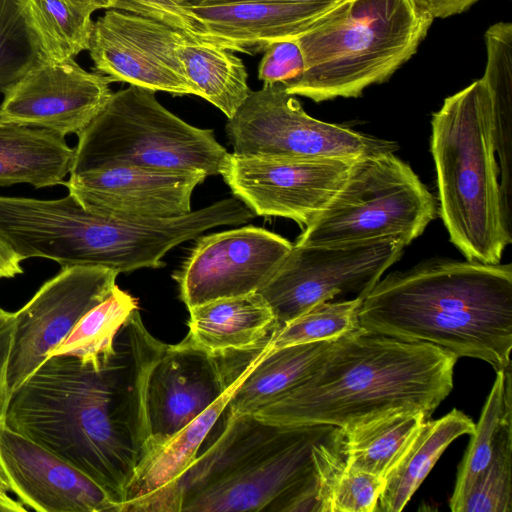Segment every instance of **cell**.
Returning a JSON list of instances; mask_svg holds the SVG:
<instances>
[{
	"mask_svg": "<svg viewBox=\"0 0 512 512\" xmlns=\"http://www.w3.org/2000/svg\"><path fill=\"white\" fill-rule=\"evenodd\" d=\"M22 258L0 238V279L14 278L23 273Z\"/></svg>",
	"mask_w": 512,
	"mask_h": 512,
	"instance_id": "obj_38",
	"label": "cell"
},
{
	"mask_svg": "<svg viewBox=\"0 0 512 512\" xmlns=\"http://www.w3.org/2000/svg\"><path fill=\"white\" fill-rule=\"evenodd\" d=\"M111 9L156 19L193 39H197L201 30L191 10L181 0H117Z\"/></svg>",
	"mask_w": 512,
	"mask_h": 512,
	"instance_id": "obj_34",
	"label": "cell"
},
{
	"mask_svg": "<svg viewBox=\"0 0 512 512\" xmlns=\"http://www.w3.org/2000/svg\"><path fill=\"white\" fill-rule=\"evenodd\" d=\"M433 20L414 0H345L295 39L304 70L285 91L315 102L358 97L417 52Z\"/></svg>",
	"mask_w": 512,
	"mask_h": 512,
	"instance_id": "obj_6",
	"label": "cell"
},
{
	"mask_svg": "<svg viewBox=\"0 0 512 512\" xmlns=\"http://www.w3.org/2000/svg\"><path fill=\"white\" fill-rule=\"evenodd\" d=\"M229 387L217 356L195 348L185 339L167 344L147 383L149 447L183 429Z\"/></svg>",
	"mask_w": 512,
	"mask_h": 512,
	"instance_id": "obj_18",
	"label": "cell"
},
{
	"mask_svg": "<svg viewBox=\"0 0 512 512\" xmlns=\"http://www.w3.org/2000/svg\"><path fill=\"white\" fill-rule=\"evenodd\" d=\"M136 309V299L116 286L105 300L77 322L47 358L57 355L74 356L82 364L99 368L114 354L116 335Z\"/></svg>",
	"mask_w": 512,
	"mask_h": 512,
	"instance_id": "obj_29",
	"label": "cell"
},
{
	"mask_svg": "<svg viewBox=\"0 0 512 512\" xmlns=\"http://www.w3.org/2000/svg\"><path fill=\"white\" fill-rule=\"evenodd\" d=\"M183 3L185 2V0H181Z\"/></svg>",
	"mask_w": 512,
	"mask_h": 512,
	"instance_id": "obj_43",
	"label": "cell"
},
{
	"mask_svg": "<svg viewBox=\"0 0 512 512\" xmlns=\"http://www.w3.org/2000/svg\"><path fill=\"white\" fill-rule=\"evenodd\" d=\"M229 152L213 130L195 127L165 108L155 91L129 85L113 92L78 134L70 173L114 166L218 175Z\"/></svg>",
	"mask_w": 512,
	"mask_h": 512,
	"instance_id": "obj_7",
	"label": "cell"
},
{
	"mask_svg": "<svg viewBox=\"0 0 512 512\" xmlns=\"http://www.w3.org/2000/svg\"><path fill=\"white\" fill-rule=\"evenodd\" d=\"M187 37L156 19L107 9L93 23L88 51L93 69L113 82L199 96L177 54Z\"/></svg>",
	"mask_w": 512,
	"mask_h": 512,
	"instance_id": "obj_12",
	"label": "cell"
},
{
	"mask_svg": "<svg viewBox=\"0 0 512 512\" xmlns=\"http://www.w3.org/2000/svg\"><path fill=\"white\" fill-rule=\"evenodd\" d=\"M362 297L318 303L287 323L277 326L269 339V350L285 346L333 341L360 329Z\"/></svg>",
	"mask_w": 512,
	"mask_h": 512,
	"instance_id": "obj_30",
	"label": "cell"
},
{
	"mask_svg": "<svg viewBox=\"0 0 512 512\" xmlns=\"http://www.w3.org/2000/svg\"><path fill=\"white\" fill-rule=\"evenodd\" d=\"M405 245L394 238L299 245L257 292L281 326L312 306L353 293L364 297L402 256Z\"/></svg>",
	"mask_w": 512,
	"mask_h": 512,
	"instance_id": "obj_10",
	"label": "cell"
},
{
	"mask_svg": "<svg viewBox=\"0 0 512 512\" xmlns=\"http://www.w3.org/2000/svg\"><path fill=\"white\" fill-rule=\"evenodd\" d=\"M439 212L469 261L500 263L511 243L502 211L492 105L482 79L447 97L432 115Z\"/></svg>",
	"mask_w": 512,
	"mask_h": 512,
	"instance_id": "obj_5",
	"label": "cell"
},
{
	"mask_svg": "<svg viewBox=\"0 0 512 512\" xmlns=\"http://www.w3.org/2000/svg\"><path fill=\"white\" fill-rule=\"evenodd\" d=\"M384 479L337 461L321 491L322 512H375Z\"/></svg>",
	"mask_w": 512,
	"mask_h": 512,
	"instance_id": "obj_32",
	"label": "cell"
},
{
	"mask_svg": "<svg viewBox=\"0 0 512 512\" xmlns=\"http://www.w3.org/2000/svg\"><path fill=\"white\" fill-rule=\"evenodd\" d=\"M99 368L74 356L47 358L10 395L5 425L71 464L118 503L150 445L149 374L167 344L135 310Z\"/></svg>",
	"mask_w": 512,
	"mask_h": 512,
	"instance_id": "obj_1",
	"label": "cell"
},
{
	"mask_svg": "<svg viewBox=\"0 0 512 512\" xmlns=\"http://www.w3.org/2000/svg\"><path fill=\"white\" fill-rule=\"evenodd\" d=\"M208 176L114 166L70 173L69 194L86 210L120 218L160 219L190 213L194 189Z\"/></svg>",
	"mask_w": 512,
	"mask_h": 512,
	"instance_id": "obj_16",
	"label": "cell"
},
{
	"mask_svg": "<svg viewBox=\"0 0 512 512\" xmlns=\"http://www.w3.org/2000/svg\"><path fill=\"white\" fill-rule=\"evenodd\" d=\"M43 61L25 0H0V92L4 94Z\"/></svg>",
	"mask_w": 512,
	"mask_h": 512,
	"instance_id": "obj_31",
	"label": "cell"
},
{
	"mask_svg": "<svg viewBox=\"0 0 512 512\" xmlns=\"http://www.w3.org/2000/svg\"><path fill=\"white\" fill-rule=\"evenodd\" d=\"M25 9L44 61L74 59L88 50L93 9L66 0H25Z\"/></svg>",
	"mask_w": 512,
	"mask_h": 512,
	"instance_id": "obj_28",
	"label": "cell"
},
{
	"mask_svg": "<svg viewBox=\"0 0 512 512\" xmlns=\"http://www.w3.org/2000/svg\"><path fill=\"white\" fill-rule=\"evenodd\" d=\"M73 156L59 133L0 119V187L65 185Z\"/></svg>",
	"mask_w": 512,
	"mask_h": 512,
	"instance_id": "obj_23",
	"label": "cell"
},
{
	"mask_svg": "<svg viewBox=\"0 0 512 512\" xmlns=\"http://www.w3.org/2000/svg\"><path fill=\"white\" fill-rule=\"evenodd\" d=\"M11 492L10 486L0 478V498H11L8 493Z\"/></svg>",
	"mask_w": 512,
	"mask_h": 512,
	"instance_id": "obj_42",
	"label": "cell"
},
{
	"mask_svg": "<svg viewBox=\"0 0 512 512\" xmlns=\"http://www.w3.org/2000/svg\"><path fill=\"white\" fill-rule=\"evenodd\" d=\"M236 382L183 429L149 447L125 489L121 512L180 511V479L225 409Z\"/></svg>",
	"mask_w": 512,
	"mask_h": 512,
	"instance_id": "obj_20",
	"label": "cell"
},
{
	"mask_svg": "<svg viewBox=\"0 0 512 512\" xmlns=\"http://www.w3.org/2000/svg\"><path fill=\"white\" fill-rule=\"evenodd\" d=\"M475 423L453 409L437 420H426L397 463L384 477L376 511L403 510L446 448L458 437L472 434Z\"/></svg>",
	"mask_w": 512,
	"mask_h": 512,
	"instance_id": "obj_24",
	"label": "cell"
},
{
	"mask_svg": "<svg viewBox=\"0 0 512 512\" xmlns=\"http://www.w3.org/2000/svg\"><path fill=\"white\" fill-rule=\"evenodd\" d=\"M5 499V498H4ZM9 499V498H8Z\"/></svg>",
	"mask_w": 512,
	"mask_h": 512,
	"instance_id": "obj_44",
	"label": "cell"
},
{
	"mask_svg": "<svg viewBox=\"0 0 512 512\" xmlns=\"http://www.w3.org/2000/svg\"><path fill=\"white\" fill-rule=\"evenodd\" d=\"M457 360L430 343L360 328L335 340L307 379L252 415L281 426L338 428L398 409L429 419L453 388Z\"/></svg>",
	"mask_w": 512,
	"mask_h": 512,
	"instance_id": "obj_3",
	"label": "cell"
},
{
	"mask_svg": "<svg viewBox=\"0 0 512 512\" xmlns=\"http://www.w3.org/2000/svg\"><path fill=\"white\" fill-rule=\"evenodd\" d=\"M436 212L435 198L394 153L365 157L354 161L341 187L295 244L394 238L407 246Z\"/></svg>",
	"mask_w": 512,
	"mask_h": 512,
	"instance_id": "obj_8",
	"label": "cell"
},
{
	"mask_svg": "<svg viewBox=\"0 0 512 512\" xmlns=\"http://www.w3.org/2000/svg\"><path fill=\"white\" fill-rule=\"evenodd\" d=\"M233 154L285 159H349L394 153L398 144L313 118L281 83L263 84L228 119Z\"/></svg>",
	"mask_w": 512,
	"mask_h": 512,
	"instance_id": "obj_9",
	"label": "cell"
},
{
	"mask_svg": "<svg viewBox=\"0 0 512 512\" xmlns=\"http://www.w3.org/2000/svg\"><path fill=\"white\" fill-rule=\"evenodd\" d=\"M242 1H274V2H291V3H330L339 4L345 0H185L184 4L192 6L213 5L229 2Z\"/></svg>",
	"mask_w": 512,
	"mask_h": 512,
	"instance_id": "obj_39",
	"label": "cell"
},
{
	"mask_svg": "<svg viewBox=\"0 0 512 512\" xmlns=\"http://www.w3.org/2000/svg\"><path fill=\"white\" fill-rule=\"evenodd\" d=\"M334 428L224 409L180 479V511L321 512L314 446Z\"/></svg>",
	"mask_w": 512,
	"mask_h": 512,
	"instance_id": "obj_4",
	"label": "cell"
},
{
	"mask_svg": "<svg viewBox=\"0 0 512 512\" xmlns=\"http://www.w3.org/2000/svg\"><path fill=\"white\" fill-rule=\"evenodd\" d=\"M426 420L420 411L398 409L340 428L346 466L384 479Z\"/></svg>",
	"mask_w": 512,
	"mask_h": 512,
	"instance_id": "obj_25",
	"label": "cell"
},
{
	"mask_svg": "<svg viewBox=\"0 0 512 512\" xmlns=\"http://www.w3.org/2000/svg\"><path fill=\"white\" fill-rule=\"evenodd\" d=\"M359 324L505 369L511 366L512 266L430 260L393 272L362 298Z\"/></svg>",
	"mask_w": 512,
	"mask_h": 512,
	"instance_id": "obj_2",
	"label": "cell"
},
{
	"mask_svg": "<svg viewBox=\"0 0 512 512\" xmlns=\"http://www.w3.org/2000/svg\"><path fill=\"white\" fill-rule=\"evenodd\" d=\"M70 3L89 7L94 11L99 9H111L117 0H66Z\"/></svg>",
	"mask_w": 512,
	"mask_h": 512,
	"instance_id": "obj_40",
	"label": "cell"
},
{
	"mask_svg": "<svg viewBox=\"0 0 512 512\" xmlns=\"http://www.w3.org/2000/svg\"><path fill=\"white\" fill-rule=\"evenodd\" d=\"M512 511V450L497 455L454 512Z\"/></svg>",
	"mask_w": 512,
	"mask_h": 512,
	"instance_id": "obj_33",
	"label": "cell"
},
{
	"mask_svg": "<svg viewBox=\"0 0 512 512\" xmlns=\"http://www.w3.org/2000/svg\"><path fill=\"white\" fill-rule=\"evenodd\" d=\"M337 4L242 1L187 5L200 25L197 40L248 55L294 40Z\"/></svg>",
	"mask_w": 512,
	"mask_h": 512,
	"instance_id": "obj_19",
	"label": "cell"
},
{
	"mask_svg": "<svg viewBox=\"0 0 512 512\" xmlns=\"http://www.w3.org/2000/svg\"><path fill=\"white\" fill-rule=\"evenodd\" d=\"M111 83L74 59L43 61L4 93L0 119L78 135L106 105Z\"/></svg>",
	"mask_w": 512,
	"mask_h": 512,
	"instance_id": "obj_15",
	"label": "cell"
},
{
	"mask_svg": "<svg viewBox=\"0 0 512 512\" xmlns=\"http://www.w3.org/2000/svg\"><path fill=\"white\" fill-rule=\"evenodd\" d=\"M354 161L229 153L220 175L256 216L288 218L306 227L341 187Z\"/></svg>",
	"mask_w": 512,
	"mask_h": 512,
	"instance_id": "obj_13",
	"label": "cell"
},
{
	"mask_svg": "<svg viewBox=\"0 0 512 512\" xmlns=\"http://www.w3.org/2000/svg\"><path fill=\"white\" fill-rule=\"evenodd\" d=\"M433 18H447L469 9L479 0H414Z\"/></svg>",
	"mask_w": 512,
	"mask_h": 512,
	"instance_id": "obj_37",
	"label": "cell"
},
{
	"mask_svg": "<svg viewBox=\"0 0 512 512\" xmlns=\"http://www.w3.org/2000/svg\"><path fill=\"white\" fill-rule=\"evenodd\" d=\"M27 509L26 507H24V505L21 503V502H17L15 501L14 499L12 498H9V499H4V498H0V511L3 512H8V511H13V512H25Z\"/></svg>",
	"mask_w": 512,
	"mask_h": 512,
	"instance_id": "obj_41",
	"label": "cell"
},
{
	"mask_svg": "<svg viewBox=\"0 0 512 512\" xmlns=\"http://www.w3.org/2000/svg\"><path fill=\"white\" fill-rule=\"evenodd\" d=\"M188 311L189 332L184 339L212 356L256 346L278 326L258 292L211 300Z\"/></svg>",
	"mask_w": 512,
	"mask_h": 512,
	"instance_id": "obj_22",
	"label": "cell"
},
{
	"mask_svg": "<svg viewBox=\"0 0 512 512\" xmlns=\"http://www.w3.org/2000/svg\"><path fill=\"white\" fill-rule=\"evenodd\" d=\"M0 463L21 503L39 512H119L98 483L41 445L0 427Z\"/></svg>",
	"mask_w": 512,
	"mask_h": 512,
	"instance_id": "obj_17",
	"label": "cell"
},
{
	"mask_svg": "<svg viewBox=\"0 0 512 512\" xmlns=\"http://www.w3.org/2000/svg\"><path fill=\"white\" fill-rule=\"evenodd\" d=\"M263 53L258 66L263 84H287L302 75L304 60L295 39L274 42Z\"/></svg>",
	"mask_w": 512,
	"mask_h": 512,
	"instance_id": "obj_35",
	"label": "cell"
},
{
	"mask_svg": "<svg viewBox=\"0 0 512 512\" xmlns=\"http://www.w3.org/2000/svg\"><path fill=\"white\" fill-rule=\"evenodd\" d=\"M271 334L261 342L237 379L225 407L232 415L254 414L299 385L318 369L335 341L269 350Z\"/></svg>",
	"mask_w": 512,
	"mask_h": 512,
	"instance_id": "obj_21",
	"label": "cell"
},
{
	"mask_svg": "<svg viewBox=\"0 0 512 512\" xmlns=\"http://www.w3.org/2000/svg\"><path fill=\"white\" fill-rule=\"evenodd\" d=\"M177 54L199 97L231 118L251 91L243 60L230 50L191 37L178 46Z\"/></svg>",
	"mask_w": 512,
	"mask_h": 512,
	"instance_id": "obj_27",
	"label": "cell"
},
{
	"mask_svg": "<svg viewBox=\"0 0 512 512\" xmlns=\"http://www.w3.org/2000/svg\"><path fill=\"white\" fill-rule=\"evenodd\" d=\"M118 275L102 266L62 267L14 313V341L7 374L10 395L61 344L77 322L112 293Z\"/></svg>",
	"mask_w": 512,
	"mask_h": 512,
	"instance_id": "obj_11",
	"label": "cell"
},
{
	"mask_svg": "<svg viewBox=\"0 0 512 512\" xmlns=\"http://www.w3.org/2000/svg\"><path fill=\"white\" fill-rule=\"evenodd\" d=\"M173 274L187 309L211 300L260 290L293 244L262 227L245 226L198 237Z\"/></svg>",
	"mask_w": 512,
	"mask_h": 512,
	"instance_id": "obj_14",
	"label": "cell"
},
{
	"mask_svg": "<svg viewBox=\"0 0 512 512\" xmlns=\"http://www.w3.org/2000/svg\"><path fill=\"white\" fill-rule=\"evenodd\" d=\"M15 315L0 307V427L5 425L10 393L8 388V365L14 341ZM0 478L9 485L0 463ZM10 486V485H9ZM11 488V487H10Z\"/></svg>",
	"mask_w": 512,
	"mask_h": 512,
	"instance_id": "obj_36",
	"label": "cell"
},
{
	"mask_svg": "<svg viewBox=\"0 0 512 512\" xmlns=\"http://www.w3.org/2000/svg\"><path fill=\"white\" fill-rule=\"evenodd\" d=\"M470 436L449 500L453 512L490 462L501 452L512 450L511 366L496 371L494 384Z\"/></svg>",
	"mask_w": 512,
	"mask_h": 512,
	"instance_id": "obj_26",
	"label": "cell"
}]
</instances>
